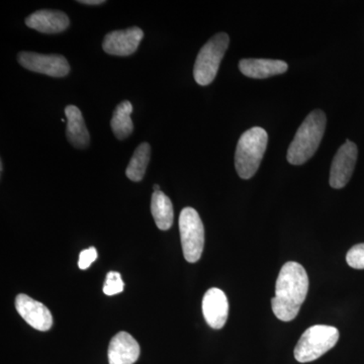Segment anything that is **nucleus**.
Masks as SVG:
<instances>
[{
  "label": "nucleus",
  "mask_w": 364,
  "mask_h": 364,
  "mask_svg": "<svg viewBox=\"0 0 364 364\" xmlns=\"http://www.w3.org/2000/svg\"><path fill=\"white\" fill-rule=\"evenodd\" d=\"M309 291V277L305 268L289 261L280 269L272 299L273 313L282 322H291L301 310Z\"/></svg>",
  "instance_id": "f257e3e1"
},
{
  "label": "nucleus",
  "mask_w": 364,
  "mask_h": 364,
  "mask_svg": "<svg viewBox=\"0 0 364 364\" xmlns=\"http://www.w3.org/2000/svg\"><path fill=\"white\" fill-rule=\"evenodd\" d=\"M327 117L321 109L311 112L299 126L293 142L287 150V161L293 165H301L317 152L324 136Z\"/></svg>",
  "instance_id": "f03ea898"
},
{
  "label": "nucleus",
  "mask_w": 364,
  "mask_h": 364,
  "mask_svg": "<svg viewBox=\"0 0 364 364\" xmlns=\"http://www.w3.org/2000/svg\"><path fill=\"white\" fill-rule=\"evenodd\" d=\"M267 132L260 127L251 128L239 139L235 153V167L241 178H251L257 172L267 151Z\"/></svg>",
  "instance_id": "7ed1b4c3"
},
{
  "label": "nucleus",
  "mask_w": 364,
  "mask_h": 364,
  "mask_svg": "<svg viewBox=\"0 0 364 364\" xmlns=\"http://www.w3.org/2000/svg\"><path fill=\"white\" fill-rule=\"evenodd\" d=\"M339 340L337 328L315 325L306 329L294 348V358L301 363H312L331 350Z\"/></svg>",
  "instance_id": "20e7f679"
},
{
  "label": "nucleus",
  "mask_w": 364,
  "mask_h": 364,
  "mask_svg": "<svg viewBox=\"0 0 364 364\" xmlns=\"http://www.w3.org/2000/svg\"><path fill=\"white\" fill-rule=\"evenodd\" d=\"M229 44L228 33H219L203 45L193 68V76L198 85L205 86L214 81Z\"/></svg>",
  "instance_id": "39448f33"
},
{
  "label": "nucleus",
  "mask_w": 364,
  "mask_h": 364,
  "mask_svg": "<svg viewBox=\"0 0 364 364\" xmlns=\"http://www.w3.org/2000/svg\"><path fill=\"white\" fill-rule=\"evenodd\" d=\"M182 251L189 263H196L202 257L205 246V228L195 208H186L179 215Z\"/></svg>",
  "instance_id": "423d86ee"
},
{
  "label": "nucleus",
  "mask_w": 364,
  "mask_h": 364,
  "mask_svg": "<svg viewBox=\"0 0 364 364\" xmlns=\"http://www.w3.org/2000/svg\"><path fill=\"white\" fill-rule=\"evenodd\" d=\"M18 63L28 70L45 74L51 77H65L70 72V66L62 55H44L35 52H21Z\"/></svg>",
  "instance_id": "0eeeda50"
},
{
  "label": "nucleus",
  "mask_w": 364,
  "mask_h": 364,
  "mask_svg": "<svg viewBox=\"0 0 364 364\" xmlns=\"http://www.w3.org/2000/svg\"><path fill=\"white\" fill-rule=\"evenodd\" d=\"M358 154V146L349 140L337 151L330 170L329 182L333 188L340 189L347 186L355 168Z\"/></svg>",
  "instance_id": "6e6552de"
},
{
  "label": "nucleus",
  "mask_w": 364,
  "mask_h": 364,
  "mask_svg": "<svg viewBox=\"0 0 364 364\" xmlns=\"http://www.w3.org/2000/svg\"><path fill=\"white\" fill-rule=\"evenodd\" d=\"M143 37V31L138 26L114 31L105 36L102 48L109 55L130 56L136 51Z\"/></svg>",
  "instance_id": "1a4fd4ad"
},
{
  "label": "nucleus",
  "mask_w": 364,
  "mask_h": 364,
  "mask_svg": "<svg viewBox=\"0 0 364 364\" xmlns=\"http://www.w3.org/2000/svg\"><path fill=\"white\" fill-rule=\"evenodd\" d=\"M16 309L21 318L32 326L33 329L45 332L53 326L52 314L49 309L40 301H35L26 294H18L16 298Z\"/></svg>",
  "instance_id": "9d476101"
},
{
  "label": "nucleus",
  "mask_w": 364,
  "mask_h": 364,
  "mask_svg": "<svg viewBox=\"0 0 364 364\" xmlns=\"http://www.w3.org/2000/svg\"><path fill=\"white\" fill-rule=\"evenodd\" d=\"M203 314L205 322L213 329H222L229 315V301L222 289L213 287L203 299Z\"/></svg>",
  "instance_id": "9b49d317"
},
{
  "label": "nucleus",
  "mask_w": 364,
  "mask_h": 364,
  "mask_svg": "<svg viewBox=\"0 0 364 364\" xmlns=\"http://www.w3.org/2000/svg\"><path fill=\"white\" fill-rule=\"evenodd\" d=\"M140 345L127 332L117 333L109 345V364H134L140 356Z\"/></svg>",
  "instance_id": "f8f14e48"
},
{
  "label": "nucleus",
  "mask_w": 364,
  "mask_h": 364,
  "mask_svg": "<svg viewBox=\"0 0 364 364\" xmlns=\"http://www.w3.org/2000/svg\"><path fill=\"white\" fill-rule=\"evenodd\" d=\"M26 25L40 33H58L68 28L70 21L63 11L42 9L28 16Z\"/></svg>",
  "instance_id": "ddd939ff"
},
{
  "label": "nucleus",
  "mask_w": 364,
  "mask_h": 364,
  "mask_svg": "<svg viewBox=\"0 0 364 364\" xmlns=\"http://www.w3.org/2000/svg\"><path fill=\"white\" fill-rule=\"evenodd\" d=\"M239 69L249 78L265 79L286 73L289 65L282 60L242 59Z\"/></svg>",
  "instance_id": "4468645a"
},
{
  "label": "nucleus",
  "mask_w": 364,
  "mask_h": 364,
  "mask_svg": "<svg viewBox=\"0 0 364 364\" xmlns=\"http://www.w3.org/2000/svg\"><path fill=\"white\" fill-rule=\"evenodd\" d=\"M65 114L66 136L69 143L77 149H85L90 145V136L80 109L75 105H68L65 109Z\"/></svg>",
  "instance_id": "2eb2a0df"
},
{
  "label": "nucleus",
  "mask_w": 364,
  "mask_h": 364,
  "mask_svg": "<svg viewBox=\"0 0 364 364\" xmlns=\"http://www.w3.org/2000/svg\"><path fill=\"white\" fill-rule=\"evenodd\" d=\"M151 212L155 224L162 231H167L173 224V205L168 196L161 191H154L151 200Z\"/></svg>",
  "instance_id": "dca6fc26"
},
{
  "label": "nucleus",
  "mask_w": 364,
  "mask_h": 364,
  "mask_svg": "<svg viewBox=\"0 0 364 364\" xmlns=\"http://www.w3.org/2000/svg\"><path fill=\"white\" fill-rule=\"evenodd\" d=\"M132 112H133V105L129 100H124L114 109L111 126L114 136L119 140L128 138L134 130V124L131 119Z\"/></svg>",
  "instance_id": "f3484780"
},
{
  "label": "nucleus",
  "mask_w": 364,
  "mask_h": 364,
  "mask_svg": "<svg viewBox=\"0 0 364 364\" xmlns=\"http://www.w3.org/2000/svg\"><path fill=\"white\" fill-rule=\"evenodd\" d=\"M151 147L149 144L144 142L136 147L126 170V176L132 181H142L150 161Z\"/></svg>",
  "instance_id": "a211bd4d"
},
{
  "label": "nucleus",
  "mask_w": 364,
  "mask_h": 364,
  "mask_svg": "<svg viewBox=\"0 0 364 364\" xmlns=\"http://www.w3.org/2000/svg\"><path fill=\"white\" fill-rule=\"evenodd\" d=\"M124 282L121 274L116 272H109L107 274L104 286V293L107 296H114L124 291Z\"/></svg>",
  "instance_id": "6ab92c4d"
},
{
  "label": "nucleus",
  "mask_w": 364,
  "mask_h": 364,
  "mask_svg": "<svg viewBox=\"0 0 364 364\" xmlns=\"http://www.w3.org/2000/svg\"><path fill=\"white\" fill-rule=\"evenodd\" d=\"M346 261L354 269H364V243L353 246L347 253Z\"/></svg>",
  "instance_id": "aec40b11"
},
{
  "label": "nucleus",
  "mask_w": 364,
  "mask_h": 364,
  "mask_svg": "<svg viewBox=\"0 0 364 364\" xmlns=\"http://www.w3.org/2000/svg\"><path fill=\"white\" fill-rule=\"evenodd\" d=\"M97 258V251L95 247L86 249L81 251L79 255L78 267L80 269H87Z\"/></svg>",
  "instance_id": "412c9836"
},
{
  "label": "nucleus",
  "mask_w": 364,
  "mask_h": 364,
  "mask_svg": "<svg viewBox=\"0 0 364 364\" xmlns=\"http://www.w3.org/2000/svg\"><path fill=\"white\" fill-rule=\"evenodd\" d=\"M79 4H86V6H100L105 4V0H80Z\"/></svg>",
  "instance_id": "4be33fe9"
},
{
  "label": "nucleus",
  "mask_w": 364,
  "mask_h": 364,
  "mask_svg": "<svg viewBox=\"0 0 364 364\" xmlns=\"http://www.w3.org/2000/svg\"><path fill=\"white\" fill-rule=\"evenodd\" d=\"M153 188H154V191H160V186H158V184H155V186H153Z\"/></svg>",
  "instance_id": "5701e85b"
},
{
  "label": "nucleus",
  "mask_w": 364,
  "mask_h": 364,
  "mask_svg": "<svg viewBox=\"0 0 364 364\" xmlns=\"http://www.w3.org/2000/svg\"><path fill=\"white\" fill-rule=\"evenodd\" d=\"M0 169H1V173H2V171H4V163H2V160H1V162H0Z\"/></svg>",
  "instance_id": "b1692460"
}]
</instances>
